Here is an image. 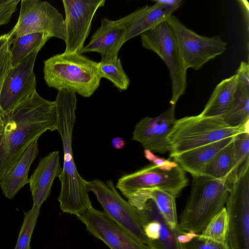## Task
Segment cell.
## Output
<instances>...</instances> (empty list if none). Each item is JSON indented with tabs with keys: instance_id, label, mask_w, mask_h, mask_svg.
<instances>
[{
	"instance_id": "5",
	"label": "cell",
	"mask_w": 249,
	"mask_h": 249,
	"mask_svg": "<svg viewBox=\"0 0 249 249\" xmlns=\"http://www.w3.org/2000/svg\"><path fill=\"white\" fill-rule=\"evenodd\" d=\"M249 126L231 127L220 116L198 115L177 120L168 137L170 157L173 158L187 151L248 132Z\"/></svg>"
},
{
	"instance_id": "14",
	"label": "cell",
	"mask_w": 249,
	"mask_h": 249,
	"mask_svg": "<svg viewBox=\"0 0 249 249\" xmlns=\"http://www.w3.org/2000/svg\"><path fill=\"white\" fill-rule=\"evenodd\" d=\"M77 218L87 231L105 243L110 249H150L140 242L103 211L90 207Z\"/></svg>"
},
{
	"instance_id": "15",
	"label": "cell",
	"mask_w": 249,
	"mask_h": 249,
	"mask_svg": "<svg viewBox=\"0 0 249 249\" xmlns=\"http://www.w3.org/2000/svg\"><path fill=\"white\" fill-rule=\"evenodd\" d=\"M140 12V8L114 21L103 18L101 26L93 34L89 43L84 46L80 53L97 52L101 55L102 60L118 57L119 51L125 43L124 38L128 27Z\"/></svg>"
},
{
	"instance_id": "3",
	"label": "cell",
	"mask_w": 249,
	"mask_h": 249,
	"mask_svg": "<svg viewBox=\"0 0 249 249\" xmlns=\"http://www.w3.org/2000/svg\"><path fill=\"white\" fill-rule=\"evenodd\" d=\"M44 79L58 90L66 89L89 97L100 85L98 62L77 53L57 54L44 62Z\"/></svg>"
},
{
	"instance_id": "32",
	"label": "cell",
	"mask_w": 249,
	"mask_h": 249,
	"mask_svg": "<svg viewBox=\"0 0 249 249\" xmlns=\"http://www.w3.org/2000/svg\"><path fill=\"white\" fill-rule=\"evenodd\" d=\"M197 235L183 245L191 249H229L228 244L199 238Z\"/></svg>"
},
{
	"instance_id": "20",
	"label": "cell",
	"mask_w": 249,
	"mask_h": 249,
	"mask_svg": "<svg viewBox=\"0 0 249 249\" xmlns=\"http://www.w3.org/2000/svg\"><path fill=\"white\" fill-rule=\"evenodd\" d=\"M38 153V146L36 140L27 147L4 175L0 181V186L6 197L13 198L24 186L29 183L28 172Z\"/></svg>"
},
{
	"instance_id": "6",
	"label": "cell",
	"mask_w": 249,
	"mask_h": 249,
	"mask_svg": "<svg viewBox=\"0 0 249 249\" xmlns=\"http://www.w3.org/2000/svg\"><path fill=\"white\" fill-rule=\"evenodd\" d=\"M142 46L157 54L166 64L172 86L171 105H176L187 86V71L177 41L169 24L165 21L141 35Z\"/></svg>"
},
{
	"instance_id": "23",
	"label": "cell",
	"mask_w": 249,
	"mask_h": 249,
	"mask_svg": "<svg viewBox=\"0 0 249 249\" xmlns=\"http://www.w3.org/2000/svg\"><path fill=\"white\" fill-rule=\"evenodd\" d=\"M155 2L152 6L140 8L138 16L128 27L124 38L125 42L166 21L176 10L159 2Z\"/></svg>"
},
{
	"instance_id": "31",
	"label": "cell",
	"mask_w": 249,
	"mask_h": 249,
	"mask_svg": "<svg viewBox=\"0 0 249 249\" xmlns=\"http://www.w3.org/2000/svg\"><path fill=\"white\" fill-rule=\"evenodd\" d=\"M13 36L9 32L0 36V90L9 71L12 67L11 46Z\"/></svg>"
},
{
	"instance_id": "36",
	"label": "cell",
	"mask_w": 249,
	"mask_h": 249,
	"mask_svg": "<svg viewBox=\"0 0 249 249\" xmlns=\"http://www.w3.org/2000/svg\"><path fill=\"white\" fill-rule=\"evenodd\" d=\"M154 1L174 8L176 10L180 7L182 2L181 0H155Z\"/></svg>"
},
{
	"instance_id": "13",
	"label": "cell",
	"mask_w": 249,
	"mask_h": 249,
	"mask_svg": "<svg viewBox=\"0 0 249 249\" xmlns=\"http://www.w3.org/2000/svg\"><path fill=\"white\" fill-rule=\"evenodd\" d=\"M38 53H32L9 71L0 90V114L12 110L36 91L33 70Z\"/></svg>"
},
{
	"instance_id": "9",
	"label": "cell",
	"mask_w": 249,
	"mask_h": 249,
	"mask_svg": "<svg viewBox=\"0 0 249 249\" xmlns=\"http://www.w3.org/2000/svg\"><path fill=\"white\" fill-rule=\"evenodd\" d=\"M13 39L27 34L44 33L66 40L65 20L62 14L47 1L22 0L18 20L10 31Z\"/></svg>"
},
{
	"instance_id": "26",
	"label": "cell",
	"mask_w": 249,
	"mask_h": 249,
	"mask_svg": "<svg viewBox=\"0 0 249 249\" xmlns=\"http://www.w3.org/2000/svg\"><path fill=\"white\" fill-rule=\"evenodd\" d=\"M229 125L242 127L249 122V87L238 84L234 101L230 109L221 116Z\"/></svg>"
},
{
	"instance_id": "2",
	"label": "cell",
	"mask_w": 249,
	"mask_h": 249,
	"mask_svg": "<svg viewBox=\"0 0 249 249\" xmlns=\"http://www.w3.org/2000/svg\"><path fill=\"white\" fill-rule=\"evenodd\" d=\"M76 93L58 90L55 100L57 131L62 140L63 164L58 178L61 183L58 198L63 212L77 216L92 206L88 189V181L81 177L74 162L72 148V131L75 122Z\"/></svg>"
},
{
	"instance_id": "28",
	"label": "cell",
	"mask_w": 249,
	"mask_h": 249,
	"mask_svg": "<svg viewBox=\"0 0 249 249\" xmlns=\"http://www.w3.org/2000/svg\"><path fill=\"white\" fill-rule=\"evenodd\" d=\"M100 77L108 79L120 90H126L130 80L124 72L120 59L117 57L102 60L98 62Z\"/></svg>"
},
{
	"instance_id": "4",
	"label": "cell",
	"mask_w": 249,
	"mask_h": 249,
	"mask_svg": "<svg viewBox=\"0 0 249 249\" xmlns=\"http://www.w3.org/2000/svg\"><path fill=\"white\" fill-rule=\"evenodd\" d=\"M192 177L191 193L181 213L178 226L182 230L199 234L225 207L230 187L225 180L204 175Z\"/></svg>"
},
{
	"instance_id": "40",
	"label": "cell",
	"mask_w": 249,
	"mask_h": 249,
	"mask_svg": "<svg viewBox=\"0 0 249 249\" xmlns=\"http://www.w3.org/2000/svg\"><path fill=\"white\" fill-rule=\"evenodd\" d=\"M183 249H191L183 245Z\"/></svg>"
},
{
	"instance_id": "19",
	"label": "cell",
	"mask_w": 249,
	"mask_h": 249,
	"mask_svg": "<svg viewBox=\"0 0 249 249\" xmlns=\"http://www.w3.org/2000/svg\"><path fill=\"white\" fill-rule=\"evenodd\" d=\"M176 197L165 191L154 188L138 190L126 198L129 203L139 210H142L148 200H152L169 226L175 230L179 228Z\"/></svg>"
},
{
	"instance_id": "11",
	"label": "cell",
	"mask_w": 249,
	"mask_h": 249,
	"mask_svg": "<svg viewBox=\"0 0 249 249\" xmlns=\"http://www.w3.org/2000/svg\"><path fill=\"white\" fill-rule=\"evenodd\" d=\"M226 204L229 249H249V168L231 185Z\"/></svg>"
},
{
	"instance_id": "12",
	"label": "cell",
	"mask_w": 249,
	"mask_h": 249,
	"mask_svg": "<svg viewBox=\"0 0 249 249\" xmlns=\"http://www.w3.org/2000/svg\"><path fill=\"white\" fill-rule=\"evenodd\" d=\"M105 0H63L66 31V53H80L88 36L97 10Z\"/></svg>"
},
{
	"instance_id": "7",
	"label": "cell",
	"mask_w": 249,
	"mask_h": 249,
	"mask_svg": "<svg viewBox=\"0 0 249 249\" xmlns=\"http://www.w3.org/2000/svg\"><path fill=\"white\" fill-rule=\"evenodd\" d=\"M87 187L89 191L95 195L106 214L137 240L147 245L142 211L124 200L112 180L106 183L97 179L88 181Z\"/></svg>"
},
{
	"instance_id": "18",
	"label": "cell",
	"mask_w": 249,
	"mask_h": 249,
	"mask_svg": "<svg viewBox=\"0 0 249 249\" xmlns=\"http://www.w3.org/2000/svg\"><path fill=\"white\" fill-rule=\"evenodd\" d=\"M58 151H54L40 160L37 167L29 178L33 199V206L40 209L50 196L54 179L62 171Z\"/></svg>"
},
{
	"instance_id": "27",
	"label": "cell",
	"mask_w": 249,
	"mask_h": 249,
	"mask_svg": "<svg viewBox=\"0 0 249 249\" xmlns=\"http://www.w3.org/2000/svg\"><path fill=\"white\" fill-rule=\"evenodd\" d=\"M232 143L234 165L227 181L230 187L241 174L249 168V131L234 136Z\"/></svg>"
},
{
	"instance_id": "35",
	"label": "cell",
	"mask_w": 249,
	"mask_h": 249,
	"mask_svg": "<svg viewBox=\"0 0 249 249\" xmlns=\"http://www.w3.org/2000/svg\"><path fill=\"white\" fill-rule=\"evenodd\" d=\"M235 74L238 84L249 87V65L247 62L242 61L240 63Z\"/></svg>"
},
{
	"instance_id": "24",
	"label": "cell",
	"mask_w": 249,
	"mask_h": 249,
	"mask_svg": "<svg viewBox=\"0 0 249 249\" xmlns=\"http://www.w3.org/2000/svg\"><path fill=\"white\" fill-rule=\"evenodd\" d=\"M50 38L46 33H35L13 38L11 46L12 67L18 65L32 53L39 52Z\"/></svg>"
},
{
	"instance_id": "37",
	"label": "cell",
	"mask_w": 249,
	"mask_h": 249,
	"mask_svg": "<svg viewBox=\"0 0 249 249\" xmlns=\"http://www.w3.org/2000/svg\"><path fill=\"white\" fill-rule=\"evenodd\" d=\"M111 143L115 149L119 150L124 148L125 142L122 138L117 137L112 140Z\"/></svg>"
},
{
	"instance_id": "1",
	"label": "cell",
	"mask_w": 249,
	"mask_h": 249,
	"mask_svg": "<svg viewBox=\"0 0 249 249\" xmlns=\"http://www.w3.org/2000/svg\"><path fill=\"white\" fill-rule=\"evenodd\" d=\"M3 127L0 138V181L33 142L47 130H57L54 101L35 91L12 110L1 114Z\"/></svg>"
},
{
	"instance_id": "16",
	"label": "cell",
	"mask_w": 249,
	"mask_h": 249,
	"mask_svg": "<svg viewBox=\"0 0 249 249\" xmlns=\"http://www.w3.org/2000/svg\"><path fill=\"white\" fill-rule=\"evenodd\" d=\"M176 105L156 117H144L135 126L132 140L139 142L144 149L164 154L170 150L168 137L176 119Z\"/></svg>"
},
{
	"instance_id": "17",
	"label": "cell",
	"mask_w": 249,
	"mask_h": 249,
	"mask_svg": "<svg viewBox=\"0 0 249 249\" xmlns=\"http://www.w3.org/2000/svg\"><path fill=\"white\" fill-rule=\"evenodd\" d=\"M142 210L144 219L143 231L150 249H183V244L178 240L181 229L172 230L152 200H148Z\"/></svg>"
},
{
	"instance_id": "39",
	"label": "cell",
	"mask_w": 249,
	"mask_h": 249,
	"mask_svg": "<svg viewBox=\"0 0 249 249\" xmlns=\"http://www.w3.org/2000/svg\"><path fill=\"white\" fill-rule=\"evenodd\" d=\"M9 0H0V7L7 3Z\"/></svg>"
},
{
	"instance_id": "8",
	"label": "cell",
	"mask_w": 249,
	"mask_h": 249,
	"mask_svg": "<svg viewBox=\"0 0 249 249\" xmlns=\"http://www.w3.org/2000/svg\"><path fill=\"white\" fill-rule=\"evenodd\" d=\"M166 21L176 37L187 70H199L226 50L227 43L218 36L208 37L199 35L186 27L173 15Z\"/></svg>"
},
{
	"instance_id": "38",
	"label": "cell",
	"mask_w": 249,
	"mask_h": 249,
	"mask_svg": "<svg viewBox=\"0 0 249 249\" xmlns=\"http://www.w3.org/2000/svg\"><path fill=\"white\" fill-rule=\"evenodd\" d=\"M3 127V121L1 116V115L0 113V138L2 134V129Z\"/></svg>"
},
{
	"instance_id": "22",
	"label": "cell",
	"mask_w": 249,
	"mask_h": 249,
	"mask_svg": "<svg viewBox=\"0 0 249 249\" xmlns=\"http://www.w3.org/2000/svg\"><path fill=\"white\" fill-rule=\"evenodd\" d=\"M238 80L236 75L222 80L214 89L204 109L199 114L202 117H221L231 108L236 94Z\"/></svg>"
},
{
	"instance_id": "10",
	"label": "cell",
	"mask_w": 249,
	"mask_h": 249,
	"mask_svg": "<svg viewBox=\"0 0 249 249\" xmlns=\"http://www.w3.org/2000/svg\"><path fill=\"white\" fill-rule=\"evenodd\" d=\"M185 172L179 165L170 170L153 164L134 172L125 174L118 180L116 188L126 197L139 190L158 188L176 196L188 185Z\"/></svg>"
},
{
	"instance_id": "30",
	"label": "cell",
	"mask_w": 249,
	"mask_h": 249,
	"mask_svg": "<svg viewBox=\"0 0 249 249\" xmlns=\"http://www.w3.org/2000/svg\"><path fill=\"white\" fill-rule=\"evenodd\" d=\"M40 209L34 207L24 213V218L14 249H31V237L36 226Z\"/></svg>"
},
{
	"instance_id": "29",
	"label": "cell",
	"mask_w": 249,
	"mask_h": 249,
	"mask_svg": "<svg viewBox=\"0 0 249 249\" xmlns=\"http://www.w3.org/2000/svg\"><path fill=\"white\" fill-rule=\"evenodd\" d=\"M228 228L229 216L225 207L211 219L197 236L199 238L228 244Z\"/></svg>"
},
{
	"instance_id": "34",
	"label": "cell",
	"mask_w": 249,
	"mask_h": 249,
	"mask_svg": "<svg viewBox=\"0 0 249 249\" xmlns=\"http://www.w3.org/2000/svg\"><path fill=\"white\" fill-rule=\"evenodd\" d=\"M19 1V0H9L0 7V26L9 22L13 14L17 10V5Z\"/></svg>"
},
{
	"instance_id": "21",
	"label": "cell",
	"mask_w": 249,
	"mask_h": 249,
	"mask_svg": "<svg viewBox=\"0 0 249 249\" xmlns=\"http://www.w3.org/2000/svg\"><path fill=\"white\" fill-rule=\"evenodd\" d=\"M233 137L187 151L173 158L174 161L192 177L201 176L204 167L214 155L230 143Z\"/></svg>"
},
{
	"instance_id": "25",
	"label": "cell",
	"mask_w": 249,
	"mask_h": 249,
	"mask_svg": "<svg viewBox=\"0 0 249 249\" xmlns=\"http://www.w3.org/2000/svg\"><path fill=\"white\" fill-rule=\"evenodd\" d=\"M232 141L214 155L204 167L202 175L227 181L234 165Z\"/></svg>"
},
{
	"instance_id": "33",
	"label": "cell",
	"mask_w": 249,
	"mask_h": 249,
	"mask_svg": "<svg viewBox=\"0 0 249 249\" xmlns=\"http://www.w3.org/2000/svg\"><path fill=\"white\" fill-rule=\"evenodd\" d=\"M144 155L145 158L152 162V164L162 169L170 170L178 165L174 161L166 160L155 155L153 152L149 150L144 149Z\"/></svg>"
}]
</instances>
